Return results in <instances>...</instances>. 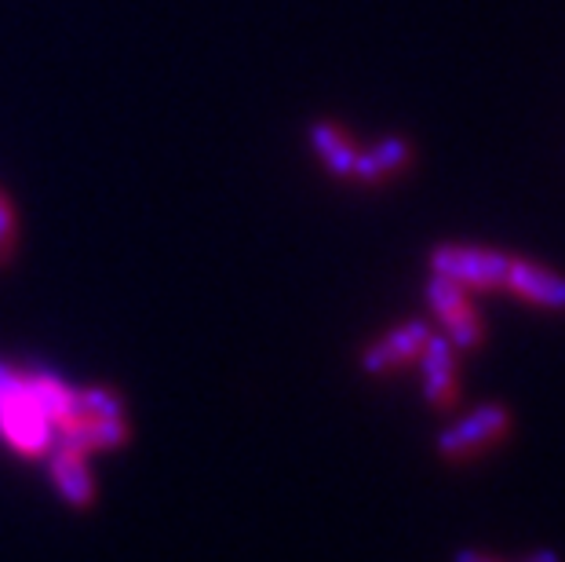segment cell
I'll return each instance as SVG.
<instances>
[{
    "label": "cell",
    "instance_id": "6da1fadb",
    "mask_svg": "<svg viewBox=\"0 0 565 562\" xmlns=\"http://www.w3.org/2000/svg\"><path fill=\"white\" fill-rule=\"evenodd\" d=\"M0 442L22 457H44L55 442V424L41 413L26 373L0 362Z\"/></svg>",
    "mask_w": 565,
    "mask_h": 562
},
{
    "label": "cell",
    "instance_id": "7a4b0ae2",
    "mask_svg": "<svg viewBox=\"0 0 565 562\" xmlns=\"http://www.w3.org/2000/svg\"><path fill=\"white\" fill-rule=\"evenodd\" d=\"M511 253H500V248H486V245H463V242H441L427 253V267L438 278L456 282L467 293H503L508 285V271H511Z\"/></svg>",
    "mask_w": 565,
    "mask_h": 562
},
{
    "label": "cell",
    "instance_id": "3957f363",
    "mask_svg": "<svg viewBox=\"0 0 565 562\" xmlns=\"http://www.w3.org/2000/svg\"><path fill=\"white\" fill-rule=\"evenodd\" d=\"M511 432H514V413L503 402H486V405H475L471 413L456 416V421L435 438V453L445 464H467V460L482 457L486 449L500 446Z\"/></svg>",
    "mask_w": 565,
    "mask_h": 562
},
{
    "label": "cell",
    "instance_id": "277c9868",
    "mask_svg": "<svg viewBox=\"0 0 565 562\" xmlns=\"http://www.w3.org/2000/svg\"><path fill=\"white\" fill-rule=\"evenodd\" d=\"M424 296H427L430 315H435V321H438L441 337L449 340L456 351H478V347L486 343L489 329H486V321L478 318V307L471 304V293L460 289V285L449 282V278L430 274Z\"/></svg>",
    "mask_w": 565,
    "mask_h": 562
},
{
    "label": "cell",
    "instance_id": "5b68a950",
    "mask_svg": "<svg viewBox=\"0 0 565 562\" xmlns=\"http://www.w3.org/2000/svg\"><path fill=\"white\" fill-rule=\"evenodd\" d=\"M430 332L435 329H430L427 321L408 318V321H402V326L387 329L372 343H365L358 365H362L365 377H387V373H394V369L413 365L419 358V351H424V343L430 340Z\"/></svg>",
    "mask_w": 565,
    "mask_h": 562
},
{
    "label": "cell",
    "instance_id": "8992f818",
    "mask_svg": "<svg viewBox=\"0 0 565 562\" xmlns=\"http://www.w3.org/2000/svg\"><path fill=\"white\" fill-rule=\"evenodd\" d=\"M460 351L441 337V332H430V340L419 351V377H424V399L435 410H456L460 402Z\"/></svg>",
    "mask_w": 565,
    "mask_h": 562
},
{
    "label": "cell",
    "instance_id": "52a82bcc",
    "mask_svg": "<svg viewBox=\"0 0 565 562\" xmlns=\"http://www.w3.org/2000/svg\"><path fill=\"white\" fill-rule=\"evenodd\" d=\"M503 293L519 296V300L533 304L540 310H551V315H562L565 310V274L544 267V263L525 259V256H514Z\"/></svg>",
    "mask_w": 565,
    "mask_h": 562
},
{
    "label": "cell",
    "instance_id": "ba28073f",
    "mask_svg": "<svg viewBox=\"0 0 565 562\" xmlns=\"http://www.w3.org/2000/svg\"><path fill=\"white\" fill-rule=\"evenodd\" d=\"M47 457V475H52V486L58 489V497L66 500L70 508H92L95 505V478L88 468V453H81L66 442H52Z\"/></svg>",
    "mask_w": 565,
    "mask_h": 562
},
{
    "label": "cell",
    "instance_id": "9c48e42d",
    "mask_svg": "<svg viewBox=\"0 0 565 562\" xmlns=\"http://www.w3.org/2000/svg\"><path fill=\"white\" fill-rule=\"evenodd\" d=\"M131 438L128 416H70L66 424L55 427V442H66L81 453H106L121 449Z\"/></svg>",
    "mask_w": 565,
    "mask_h": 562
},
{
    "label": "cell",
    "instance_id": "30bf717a",
    "mask_svg": "<svg viewBox=\"0 0 565 562\" xmlns=\"http://www.w3.org/2000/svg\"><path fill=\"white\" fill-rule=\"evenodd\" d=\"M413 161V142L402 136H387L380 139L372 150H358L354 161V179L358 183H380V179H391L408 169Z\"/></svg>",
    "mask_w": 565,
    "mask_h": 562
},
{
    "label": "cell",
    "instance_id": "8fae6325",
    "mask_svg": "<svg viewBox=\"0 0 565 562\" xmlns=\"http://www.w3.org/2000/svg\"><path fill=\"white\" fill-rule=\"evenodd\" d=\"M310 147L321 158L324 172L335 179H354V161H358V147L351 142V136L332 125V121H315L310 125Z\"/></svg>",
    "mask_w": 565,
    "mask_h": 562
},
{
    "label": "cell",
    "instance_id": "7c38bea8",
    "mask_svg": "<svg viewBox=\"0 0 565 562\" xmlns=\"http://www.w3.org/2000/svg\"><path fill=\"white\" fill-rule=\"evenodd\" d=\"M26 380H30L33 399H38L41 413L47 416V421H52L55 427L66 424L70 413H74V388L55 373H26Z\"/></svg>",
    "mask_w": 565,
    "mask_h": 562
},
{
    "label": "cell",
    "instance_id": "4fadbf2b",
    "mask_svg": "<svg viewBox=\"0 0 565 562\" xmlns=\"http://www.w3.org/2000/svg\"><path fill=\"white\" fill-rule=\"evenodd\" d=\"M70 416H125V402L114 388H74V413Z\"/></svg>",
    "mask_w": 565,
    "mask_h": 562
},
{
    "label": "cell",
    "instance_id": "5bb4252c",
    "mask_svg": "<svg viewBox=\"0 0 565 562\" xmlns=\"http://www.w3.org/2000/svg\"><path fill=\"white\" fill-rule=\"evenodd\" d=\"M15 205H11V198L0 190V263H8L11 253H15Z\"/></svg>",
    "mask_w": 565,
    "mask_h": 562
},
{
    "label": "cell",
    "instance_id": "9a60e30c",
    "mask_svg": "<svg viewBox=\"0 0 565 562\" xmlns=\"http://www.w3.org/2000/svg\"><path fill=\"white\" fill-rule=\"evenodd\" d=\"M452 562H500V559H492L486 552H478V548H460V552L452 555Z\"/></svg>",
    "mask_w": 565,
    "mask_h": 562
},
{
    "label": "cell",
    "instance_id": "2e32d148",
    "mask_svg": "<svg viewBox=\"0 0 565 562\" xmlns=\"http://www.w3.org/2000/svg\"><path fill=\"white\" fill-rule=\"evenodd\" d=\"M522 562H562V555L555 552V548H540V552H533V555H525Z\"/></svg>",
    "mask_w": 565,
    "mask_h": 562
}]
</instances>
